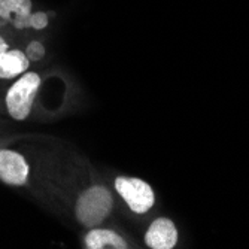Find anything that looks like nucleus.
<instances>
[{"instance_id":"39448f33","label":"nucleus","mask_w":249,"mask_h":249,"mask_svg":"<svg viewBox=\"0 0 249 249\" xmlns=\"http://www.w3.org/2000/svg\"><path fill=\"white\" fill-rule=\"evenodd\" d=\"M145 242L152 249H172L178 242L175 224L167 218L155 219L145 234Z\"/></svg>"},{"instance_id":"0eeeda50","label":"nucleus","mask_w":249,"mask_h":249,"mask_svg":"<svg viewBox=\"0 0 249 249\" xmlns=\"http://www.w3.org/2000/svg\"><path fill=\"white\" fill-rule=\"evenodd\" d=\"M85 248L88 249H105V248H114V249H125L128 248L125 240L115 231L103 230V229H93L85 236Z\"/></svg>"},{"instance_id":"7ed1b4c3","label":"nucleus","mask_w":249,"mask_h":249,"mask_svg":"<svg viewBox=\"0 0 249 249\" xmlns=\"http://www.w3.org/2000/svg\"><path fill=\"white\" fill-rule=\"evenodd\" d=\"M115 188L134 213H145L154 206L152 188L139 178L120 176L115 179Z\"/></svg>"},{"instance_id":"f257e3e1","label":"nucleus","mask_w":249,"mask_h":249,"mask_svg":"<svg viewBox=\"0 0 249 249\" xmlns=\"http://www.w3.org/2000/svg\"><path fill=\"white\" fill-rule=\"evenodd\" d=\"M112 206H114V198L109 190L96 185L81 194L76 201L75 213L84 227L94 229L110 215Z\"/></svg>"},{"instance_id":"1a4fd4ad","label":"nucleus","mask_w":249,"mask_h":249,"mask_svg":"<svg viewBox=\"0 0 249 249\" xmlns=\"http://www.w3.org/2000/svg\"><path fill=\"white\" fill-rule=\"evenodd\" d=\"M26 55L29 60L32 61H39L45 57V47L37 42V40H33L27 45V48H26Z\"/></svg>"},{"instance_id":"9b49d317","label":"nucleus","mask_w":249,"mask_h":249,"mask_svg":"<svg viewBox=\"0 0 249 249\" xmlns=\"http://www.w3.org/2000/svg\"><path fill=\"white\" fill-rule=\"evenodd\" d=\"M12 24L15 29L18 30H24L30 27V15L29 17H21V15H15L12 19Z\"/></svg>"},{"instance_id":"423d86ee","label":"nucleus","mask_w":249,"mask_h":249,"mask_svg":"<svg viewBox=\"0 0 249 249\" xmlns=\"http://www.w3.org/2000/svg\"><path fill=\"white\" fill-rule=\"evenodd\" d=\"M30 60L19 50H8L0 53V79H12L29 69Z\"/></svg>"},{"instance_id":"20e7f679","label":"nucleus","mask_w":249,"mask_h":249,"mask_svg":"<svg viewBox=\"0 0 249 249\" xmlns=\"http://www.w3.org/2000/svg\"><path fill=\"white\" fill-rule=\"evenodd\" d=\"M29 164L21 154L2 149L0 151V179L8 185L19 187L27 182Z\"/></svg>"},{"instance_id":"9d476101","label":"nucleus","mask_w":249,"mask_h":249,"mask_svg":"<svg viewBox=\"0 0 249 249\" xmlns=\"http://www.w3.org/2000/svg\"><path fill=\"white\" fill-rule=\"evenodd\" d=\"M48 22H50L48 14H45L42 11L30 14V27L35 30H43L45 27H48Z\"/></svg>"},{"instance_id":"6e6552de","label":"nucleus","mask_w":249,"mask_h":249,"mask_svg":"<svg viewBox=\"0 0 249 249\" xmlns=\"http://www.w3.org/2000/svg\"><path fill=\"white\" fill-rule=\"evenodd\" d=\"M29 17L32 14V0H0V17L11 19V15Z\"/></svg>"},{"instance_id":"f03ea898","label":"nucleus","mask_w":249,"mask_h":249,"mask_svg":"<svg viewBox=\"0 0 249 249\" xmlns=\"http://www.w3.org/2000/svg\"><path fill=\"white\" fill-rule=\"evenodd\" d=\"M40 85V78L35 72L22 73V76L9 88L6 94V107L9 115L17 120H26L33 106V100L37 94V89Z\"/></svg>"}]
</instances>
